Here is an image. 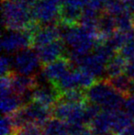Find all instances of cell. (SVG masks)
<instances>
[{
  "mask_svg": "<svg viewBox=\"0 0 134 135\" xmlns=\"http://www.w3.org/2000/svg\"><path fill=\"white\" fill-rule=\"evenodd\" d=\"M120 55L127 62H134V38L120 49Z\"/></svg>",
  "mask_w": 134,
  "mask_h": 135,
  "instance_id": "cell-23",
  "label": "cell"
},
{
  "mask_svg": "<svg viewBox=\"0 0 134 135\" xmlns=\"http://www.w3.org/2000/svg\"><path fill=\"white\" fill-rule=\"evenodd\" d=\"M86 99H87L86 93L80 90L79 88H75L61 93L58 100L70 102V103H85L86 102Z\"/></svg>",
  "mask_w": 134,
  "mask_h": 135,
  "instance_id": "cell-21",
  "label": "cell"
},
{
  "mask_svg": "<svg viewBox=\"0 0 134 135\" xmlns=\"http://www.w3.org/2000/svg\"><path fill=\"white\" fill-rule=\"evenodd\" d=\"M107 135H110V134H107Z\"/></svg>",
  "mask_w": 134,
  "mask_h": 135,
  "instance_id": "cell-30",
  "label": "cell"
},
{
  "mask_svg": "<svg viewBox=\"0 0 134 135\" xmlns=\"http://www.w3.org/2000/svg\"><path fill=\"white\" fill-rule=\"evenodd\" d=\"M133 118L127 111L120 109L110 110L111 132L115 134L122 133L126 129L132 125Z\"/></svg>",
  "mask_w": 134,
  "mask_h": 135,
  "instance_id": "cell-13",
  "label": "cell"
},
{
  "mask_svg": "<svg viewBox=\"0 0 134 135\" xmlns=\"http://www.w3.org/2000/svg\"><path fill=\"white\" fill-rule=\"evenodd\" d=\"M13 67V59H11L8 55L3 54L0 60V72L1 75H7L11 74V68Z\"/></svg>",
  "mask_w": 134,
  "mask_h": 135,
  "instance_id": "cell-24",
  "label": "cell"
},
{
  "mask_svg": "<svg viewBox=\"0 0 134 135\" xmlns=\"http://www.w3.org/2000/svg\"><path fill=\"white\" fill-rule=\"evenodd\" d=\"M56 1H58V2H59V3H60V2H63V0H56Z\"/></svg>",
  "mask_w": 134,
  "mask_h": 135,
  "instance_id": "cell-29",
  "label": "cell"
},
{
  "mask_svg": "<svg viewBox=\"0 0 134 135\" xmlns=\"http://www.w3.org/2000/svg\"><path fill=\"white\" fill-rule=\"evenodd\" d=\"M62 38L71 48L70 54L84 55L94 50L98 42V34L90 31L80 24L73 26L62 25Z\"/></svg>",
  "mask_w": 134,
  "mask_h": 135,
  "instance_id": "cell-1",
  "label": "cell"
},
{
  "mask_svg": "<svg viewBox=\"0 0 134 135\" xmlns=\"http://www.w3.org/2000/svg\"><path fill=\"white\" fill-rule=\"evenodd\" d=\"M117 28L115 17L107 12L101 13L97 22V31H98V42H103L114 34Z\"/></svg>",
  "mask_w": 134,
  "mask_h": 135,
  "instance_id": "cell-15",
  "label": "cell"
},
{
  "mask_svg": "<svg viewBox=\"0 0 134 135\" xmlns=\"http://www.w3.org/2000/svg\"><path fill=\"white\" fill-rule=\"evenodd\" d=\"M17 131L14 119L12 116L6 115L1 119V126H0V133L1 135H10L14 134Z\"/></svg>",
  "mask_w": 134,
  "mask_h": 135,
  "instance_id": "cell-22",
  "label": "cell"
},
{
  "mask_svg": "<svg viewBox=\"0 0 134 135\" xmlns=\"http://www.w3.org/2000/svg\"><path fill=\"white\" fill-rule=\"evenodd\" d=\"M110 85L124 97H129L134 92V81L127 75H120L107 79Z\"/></svg>",
  "mask_w": 134,
  "mask_h": 135,
  "instance_id": "cell-17",
  "label": "cell"
},
{
  "mask_svg": "<svg viewBox=\"0 0 134 135\" xmlns=\"http://www.w3.org/2000/svg\"><path fill=\"white\" fill-rule=\"evenodd\" d=\"M43 135H70L69 126L65 121L57 118L49 119L42 129Z\"/></svg>",
  "mask_w": 134,
  "mask_h": 135,
  "instance_id": "cell-18",
  "label": "cell"
},
{
  "mask_svg": "<svg viewBox=\"0 0 134 135\" xmlns=\"http://www.w3.org/2000/svg\"><path fill=\"white\" fill-rule=\"evenodd\" d=\"M22 104V98L14 93L1 97V111L5 115L16 113L18 109L21 108Z\"/></svg>",
  "mask_w": 134,
  "mask_h": 135,
  "instance_id": "cell-19",
  "label": "cell"
},
{
  "mask_svg": "<svg viewBox=\"0 0 134 135\" xmlns=\"http://www.w3.org/2000/svg\"><path fill=\"white\" fill-rule=\"evenodd\" d=\"M62 39V28L55 24H39L33 33V45L36 47L48 44Z\"/></svg>",
  "mask_w": 134,
  "mask_h": 135,
  "instance_id": "cell-9",
  "label": "cell"
},
{
  "mask_svg": "<svg viewBox=\"0 0 134 135\" xmlns=\"http://www.w3.org/2000/svg\"><path fill=\"white\" fill-rule=\"evenodd\" d=\"M126 65L127 62L121 55L113 56L106 65V75L108 78L122 75V73L125 72Z\"/></svg>",
  "mask_w": 134,
  "mask_h": 135,
  "instance_id": "cell-20",
  "label": "cell"
},
{
  "mask_svg": "<svg viewBox=\"0 0 134 135\" xmlns=\"http://www.w3.org/2000/svg\"><path fill=\"white\" fill-rule=\"evenodd\" d=\"M41 64L36 51L29 48L18 52L13 58V67L16 72L23 75H34Z\"/></svg>",
  "mask_w": 134,
  "mask_h": 135,
  "instance_id": "cell-8",
  "label": "cell"
},
{
  "mask_svg": "<svg viewBox=\"0 0 134 135\" xmlns=\"http://www.w3.org/2000/svg\"><path fill=\"white\" fill-rule=\"evenodd\" d=\"M86 97L91 103L96 104L100 108H103V110L120 109L124 106L126 98L118 93L107 79H101L89 87Z\"/></svg>",
  "mask_w": 134,
  "mask_h": 135,
  "instance_id": "cell-2",
  "label": "cell"
},
{
  "mask_svg": "<svg viewBox=\"0 0 134 135\" xmlns=\"http://www.w3.org/2000/svg\"><path fill=\"white\" fill-rule=\"evenodd\" d=\"M15 1L18 4H19L20 6H22V7H26V8H29L31 10L38 0H15Z\"/></svg>",
  "mask_w": 134,
  "mask_h": 135,
  "instance_id": "cell-26",
  "label": "cell"
},
{
  "mask_svg": "<svg viewBox=\"0 0 134 135\" xmlns=\"http://www.w3.org/2000/svg\"><path fill=\"white\" fill-rule=\"evenodd\" d=\"M64 45V41L62 40H58L48 44L36 47V52L39 55L41 64L46 65L50 62L58 60L59 58H62L65 52Z\"/></svg>",
  "mask_w": 134,
  "mask_h": 135,
  "instance_id": "cell-10",
  "label": "cell"
},
{
  "mask_svg": "<svg viewBox=\"0 0 134 135\" xmlns=\"http://www.w3.org/2000/svg\"><path fill=\"white\" fill-rule=\"evenodd\" d=\"M58 99H59V93L52 85H51V86L39 85L31 92L32 101L49 108H53Z\"/></svg>",
  "mask_w": 134,
  "mask_h": 135,
  "instance_id": "cell-12",
  "label": "cell"
},
{
  "mask_svg": "<svg viewBox=\"0 0 134 135\" xmlns=\"http://www.w3.org/2000/svg\"><path fill=\"white\" fill-rule=\"evenodd\" d=\"M2 21L7 30H31L37 22L31 10L20 6L15 0H4L2 3Z\"/></svg>",
  "mask_w": 134,
  "mask_h": 135,
  "instance_id": "cell-3",
  "label": "cell"
},
{
  "mask_svg": "<svg viewBox=\"0 0 134 135\" xmlns=\"http://www.w3.org/2000/svg\"><path fill=\"white\" fill-rule=\"evenodd\" d=\"M33 44V35L31 31L25 30H10L3 34L1 39V49L6 54L18 52L29 48Z\"/></svg>",
  "mask_w": 134,
  "mask_h": 135,
  "instance_id": "cell-6",
  "label": "cell"
},
{
  "mask_svg": "<svg viewBox=\"0 0 134 135\" xmlns=\"http://www.w3.org/2000/svg\"><path fill=\"white\" fill-rule=\"evenodd\" d=\"M125 73L131 80L134 81V62H127Z\"/></svg>",
  "mask_w": 134,
  "mask_h": 135,
  "instance_id": "cell-27",
  "label": "cell"
},
{
  "mask_svg": "<svg viewBox=\"0 0 134 135\" xmlns=\"http://www.w3.org/2000/svg\"><path fill=\"white\" fill-rule=\"evenodd\" d=\"M73 135H97L91 129H86V128H82L80 131L76 132V133L73 134Z\"/></svg>",
  "mask_w": 134,
  "mask_h": 135,
  "instance_id": "cell-28",
  "label": "cell"
},
{
  "mask_svg": "<svg viewBox=\"0 0 134 135\" xmlns=\"http://www.w3.org/2000/svg\"><path fill=\"white\" fill-rule=\"evenodd\" d=\"M61 7L56 0H38L31 9L33 20L41 25L52 24L59 20Z\"/></svg>",
  "mask_w": 134,
  "mask_h": 135,
  "instance_id": "cell-7",
  "label": "cell"
},
{
  "mask_svg": "<svg viewBox=\"0 0 134 135\" xmlns=\"http://www.w3.org/2000/svg\"><path fill=\"white\" fill-rule=\"evenodd\" d=\"M91 130L97 135H107L111 132L110 110L99 112L90 123Z\"/></svg>",
  "mask_w": 134,
  "mask_h": 135,
  "instance_id": "cell-16",
  "label": "cell"
},
{
  "mask_svg": "<svg viewBox=\"0 0 134 135\" xmlns=\"http://www.w3.org/2000/svg\"><path fill=\"white\" fill-rule=\"evenodd\" d=\"M2 1H4V0H2Z\"/></svg>",
  "mask_w": 134,
  "mask_h": 135,
  "instance_id": "cell-31",
  "label": "cell"
},
{
  "mask_svg": "<svg viewBox=\"0 0 134 135\" xmlns=\"http://www.w3.org/2000/svg\"><path fill=\"white\" fill-rule=\"evenodd\" d=\"M71 62L65 57H62L52 62L46 64L43 68L42 75L51 85L56 84L63 75L70 71Z\"/></svg>",
  "mask_w": 134,
  "mask_h": 135,
  "instance_id": "cell-11",
  "label": "cell"
},
{
  "mask_svg": "<svg viewBox=\"0 0 134 135\" xmlns=\"http://www.w3.org/2000/svg\"><path fill=\"white\" fill-rule=\"evenodd\" d=\"M86 102L70 103L58 100L52 108V114L70 126H85V124H87L86 119Z\"/></svg>",
  "mask_w": 134,
  "mask_h": 135,
  "instance_id": "cell-5",
  "label": "cell"
},
{
  "mask_svg": "<svg viewBox=\"0 0 134 135\" xmlns=\"http://www.w3.org/2000/svg\"><path fill=\"white\" fill-rule=\"evenodd\" d=\"M82 14V7L71 4H63L60 10V23L65 26L77 25L80 23Z\"/></svg>",
  "mask_w": 134,
  "mask_h": 135,
  "instance_id": "cell-14",
  "label": "cell"
},
{
  "mask_svg": "<svg viewBox=\"0 0 134 135\" xmlns=\"http://www.w3.org/2000/svg\"><path fill=\"white\" fill-rule=\"evenodd\" d=\"M14 135H43L37 125H27L16 131Z\"/></svg>",
  "mask_w": 134,
  "mask_h": 135,
  "instance_id": "cell-25",
  "label": "cell"
},
{
  "mask_svg": "<svg viewBox=\"0 0 134 135\" xmlns=\"http://www.w3.org/2000/svg\"><path fill=\"white\" fill-rule=\"evenodd\" d=\"M52 114V108L32 101L18 109L12 116L17 130L27 125H44Z\"/></svg>",
  "mask_w": 134,
  "mask_h": 135,
  "instance_id": "cell-4",
  "label": "cell"
}]
</instances>
